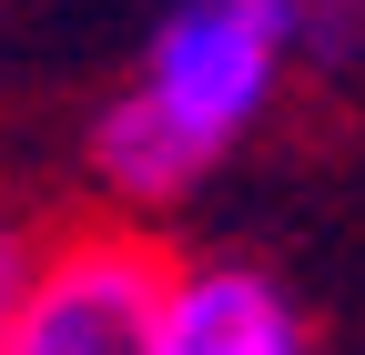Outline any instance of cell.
<instances>
[{
    "label": "cell",
    "mask_w": 365,
    "mask_h": 355,
    "mask_svg": "<svg viewBox=\"0 0 365 355\" xmlns=\"http://www.w3.org/2000/svg\"><path fill=\"white\" fill-rule=\"evenodd\" d=\"M173 254L132 224H81L41 244L21 315L0 325V355H153L163 345Z\"/></svg>",
    "instance_id": "1"
},
{
    "label": "cell",
    "mask_w": 365,
    "mask_h": 355,
    "mask_svg": "<svg viewBox=\"0 0 365 355\" xmlns=\"http://www.w3.org/2000/svg\"><path fill=\"white\" fill-rule=\"evenodd\" d=\"M274 81H284V41H274L264 0H173L153 21V51H143L132 102L163 112L193 153L223 163V143H244L254 112L274 102Z\"/></svg>",
    "instance_id": "2"
},
{
    "label": "cell",
    "mask_w": 365,
    "mask_h": 355,
    "mask_svg": "<svg viewBox=\"0 0 365 355\" xmlns=\"http://www.w3.org/2000/svg\"><path fill=\"white\" fill-rule=\"evenodd\" d=\"M153 355H314L294 294L254 264H173Z\"/></svg>",
    "instance_id": "3"
},
{
    "label": "cell",
    "mask_w": 365,
    "mask_h": 355,
    "mask_svg": "<svg viewBox=\"0 0 365 355\" xmlns=\"http://www.w3.org/2000/svg\"><path fill=\"white\" fill-rule=\"evenodd\" d=\"M91 173H102V183L122 193V203H143V213H163V203H182L213 173V153H193L182 143V132L163 122V112H143V102H112L102 122H91Z\"/></svg>",
    "instance_id": "4"
},
{
    "label": "cell",
    "mask_w": 365,
    "mask_h": 355,
    "mask_svg": "<svg viewBox=\"0 0 365 355\" xmlns=\"http://www.w3.org/2000/svg\"><path fill=\"white\" fill-rule=\"evenodd\" d=\"M264 11H274L284 61H314V71L365 61V0H264Z\"/></svg>",
    "instance_id": "5"
},
{
    "label": "cell",
    "mask_w": 365,
    "mask_h": 355,
    "mask_svg": "<svg viewBox=\"0 0 365 355\" xmlns=\"http://www.w3.org/2000/svg\"><path fill=\"white\" fill-rule=\"evenodd\" d=\"M41 244H51V234H31V224H0V325L21 315V294H31V274H41Z\"/></svg>",
    "instance_id": "6"
}]
</instances>
